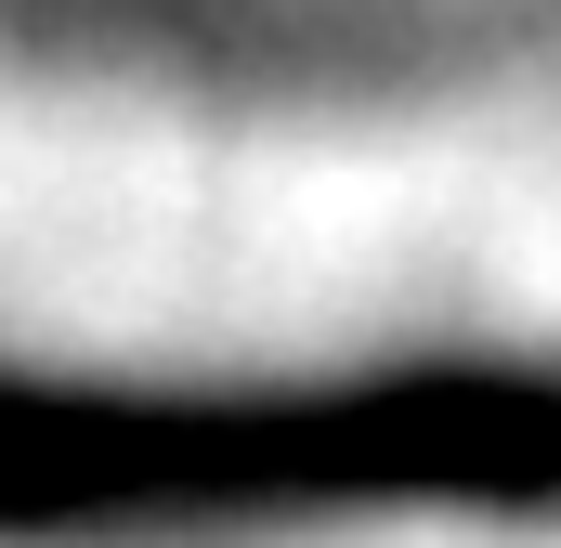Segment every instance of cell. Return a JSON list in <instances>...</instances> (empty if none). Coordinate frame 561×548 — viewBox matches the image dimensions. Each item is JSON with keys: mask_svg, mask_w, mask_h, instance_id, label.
Wrapping results in <instances>:
<instances>
[{"mask_svg": "<svg viewBox=\"0 0 561 548\" xmlns=\"http://www.w3.org/2000/svg\"><path fill=\"white\" fill-rule=\"evenodd\" d=\"M313 496H561V392L392 379L340 406L183 418L0 406V523H196V510H313Z\"/></svg>", "mask_w": 561, "mask_h": 548, "instance_id": "6da1fadb", "label": "cell"}]
</instances>
